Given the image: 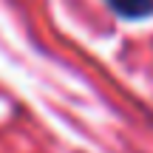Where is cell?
<instances>
[{"instance_id":"obj_1","label":"cell","mask_w":153,"mask_h":153,"mask_svg":"<svg viewBox=\"0 0 153 153\" xmlns=\"http://www.w3.org/2000/svg\"><path fill=\"white\" fill-rule=\"evenodd\" d=\"M111 11L125 20H148L153 14V0H105Z\"/></svg>"}]
</instances>
